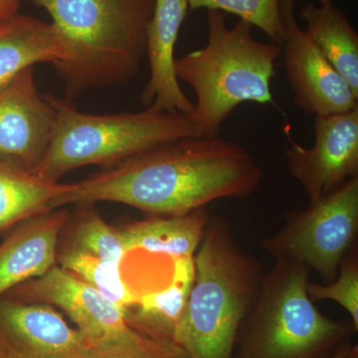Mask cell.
I'll use <instances>...</instances> for the list:
<instances>
[{
    "label": "cell",
    "mask_w": 358,
    "mask_h": 358,
    "mask_svg": "<svg viewBox=\"0 0 358 358\" xmlns=\"http://www.w3.org/2000/svg\"><path fill=\"white\" fill-rule=\"evenodd\" d=\"M3 296L60 308L74 322L87 343L114 338L129 326V310L108 301L98 289L58 265Z\"/></svg>",
    "instance_id": "30bf717a"
},
{
    "label": "cell",
    "mask_w": 358,
    "mask_h": 358,
    "mask_svg": "<svg viewBox=\"0 0 358 358\" xmlns=\"http://www.w3.org/2000/svg\"><path fill=\"white\" fill-rule=\"evenodd\" d=\"M294 6V0H282L281 56L296 107L315 117L357 109L358 96L296 23Z\"/></svg>",
    "instance_id": "ba28073f"
},
{
    "label": "cell",
    "mask_w": 358,
    "mask_h": 358,
    "mask_svg": "<svg viewBox=\"0 0 358 358\" xmlns=\"http://www.w3.org/2000/svg\"><path fill=\"white\" fill-rule=\"evenodd\" d=\"M53 108L39 93L34 67L20 73L0 92V159L31 171L48 150Z\"/></svg>",
    "instance_id": "8fae6325"
},
{
    "label": "cell",
    "mask_w": 358,
    "mask_h": 358,
    "mask_svg": "<svg viewBox=\"0 0 358 358\" xmlns=\"http://www.w3.org/2000/svg\"><path fill=\"white\" fill-rule=\"evenodd\" d=\"M87 346L51 306L0 298V358H83Z\"/></svg>",
    "instance_id": "7c38bea8"
},
{
    "label": "cell",
    "mask_w": 358,
    "mask_h": 358,
    "mask_svg": "<svg viewBox=\"0 0 358 358\" xmlns=\"http://www.w3.org/2000/svg\"><path fill=\"white\" fill-rule=\"evenodd\" d=\"M187 0H155L148 26L147 52L150 80L141 92V103L148 109L189 115L194 103L185 95L176 72L174 49L187 16Z\"/></svg>",
    "instance_id": "4fadbf2b"
},
{
    "label": "cell",
    "mask_w": 358,
    "mask_h": 358,
    "mask_svg": "<svg viewBox=\"0 0 358 358\" xmlns=\"http://www.w3.org/2000/svg\"><path fill=\"white\" fill-rule=\"evenodd\" d=\"M211 215L199 208L181 216H150L121 228L127 254L145 251L171 261L194 256Z\"/></svg>",
    "instance_id": "2e32d148"
},
{
    "label": "cell",
    "mask_w": 358,
    "mask_h": 358,
    "mask_svg": "<svg viewBox=\"0 0 358 358\" xmlns=\"http://www.w3.org/2000/svg\"><path fill=\"white\" fill-rule=\"evenodd\" d=\"M72 185L48 182L0 159V236L33 216L51 211L54 200Z\"/></svg>",
    "instance_id": "ac0fdd59"
},
{
    "label": "cell",
    "mask_w": 358,
    "mask_h": 358,
    "mask_svg": "<svg viewBox=\"0 0 358 358\" xmlns=\"http://www.w3.org/2000/svg\"><path fill=\"white\" fill-rule=\"evenodd\" d=\"M320 2V6H327V4L331 3V0H317Z\"/></svg>",
    "instance_id": "d4e9b609"
},
{
    "label": "cell",
    "mask_w": 358,
    "mask_h": 358,
    "mask_svg": "<svg viewBox=\"0 0 358 358\" xmlns=\"http://www.w3.org/2000/svg\"><path fill=\"white\" fill-rule=\"evenodd\" d=\"M355 358H358V357H355Z\"/></svg>",
    "instance_id": "484cf974"
},
{
    "label": "cell",
    "mask_w": 358,
    "mask_h": 358,
    "mask_svg": "<svg viewBox=\"0 0 358 358\" xmlns=\"http://www.w3.org/2000/svg\"><path fill=\"white\" fill-rule=\"evenodd\" d=\"M50 15L68 49L54 66L66 99L119 86L140 73L155 0H27Z\"/></svg>",
    "instance_id": "3957f363"
},
{
    "label": "cell",
    "mask_w": 358,
    "mask_h": 358,
    "mask_svg": "<svg viewBox=\"0 0 358 358\" xmlns=\"http://www.w3.org/2000/svg\"><path fill=\"white\" fill-rule=\"evenodd\" d=\"M310 270L275 261L240 331L233 358H331L357 333L350 319L324 315L308 296Z\"/></svg>",
    "instance_id": "8992f818"
},
{
    "label": "cell",
    "mask_w": 358,
    "mask_h": 358,
    "mask_svg": "<svg viewBox=\"0 0 358 358\" xmlns=\"http://www.w3.org/2000/svg\"><path fill=\"white\" fill-rule=\"evenodd\" d=\"M55 114L48 150L32 173L58 183L71 171L96 164L103 169L119 166L152 148L199 136L187 115L141 112L86 114L67 99L44 94Z\"/></svg>",
    "instance_id": "5b68a950"
},
{
    "label": "cell",
    "mask_w": 358,
    "mask_h": 358,
    "mask_svg": "<svg viewBox=\"0 0 358 358\" xmlns=\"http://www.w3.org/2000/svg\"><path fill=\"white\" fill-rule=\"evenodd\" d=\"M300 17L310 38L358 96V34L345 14L334 6L308 2Z\"/></svg>",
    "instance_id": "e0dca14e"
},
{
    "label": "cell",
    "mask_w": 358,
    "mask_h": 358,
    "mask_svg": "<svg viewBox=\"0 0 358 358\" xmlns=\"http://www.w3.org/2000/svg\"><path fill=\"white\" fill-rule=\"evenodd\" d=\"M190 10L205 8L240 17V20L259 28L273 43L282 46V0H187Z\"/></svg>",
    "instance_id": "44dd1931"
},
{
    "label": "cell",
    "mask_w": 358,
    "mask_h": 358,
    "mask_svg": "<svg viewBox=\"0 0 358 358\" xmlns=\"http://www.w3.org/2000/svg\"><path fill=\"white\" fill-rule=\"evenodd\" d=\"M69 216L67 209L45 212L18 224L9 233L0 244V298L57 265L59 235Z\"/></svg>",
    "instance_id": "5bb4252c"
},
{
    "label": "cell",
    "mask_w": 358,
    "mask_h": 358,
    "mask_svg": "<svg viewBox=\"0 0 358 358\" xmlns=\"http://www.w3.org/2000/svg\"><path fill=\"white\" fill-rule=\"evenodd\" d=\"M263 178L262 166L239 143L220 136H193L73 183L69 192L54 200L52 209L110 201L148 216H181L217 200L249 199Z\"/></svg>",
    "instance_id": "6da1fadb"
},
{
    "label": "cell",
    "mask_w": 358,
    "mask_h": 358,
    "mask_svg": "<svg viewBox=\"0 0 358 358\" xmlns=\"http://www.w3.org/2000/svg\"><path fill=\"white\" fill-rule=\"evenodd\" d=\"M284 225L260 240L275 261L300 264L317 273L322 284L336 279L343 259L357 246L358 176L305 209L285 215Z\"/></svg>",
    "instance_id": "52a82bcc"
},
{
    "label": "cell",
    "mask_w": 358,
    "mask_h": 358,
    "mask_svg": "<svg viewBox=\"0 0 358 358\" xmlns=\"http://www.w3.org/2000/svg\"><path fill=\"white\" fill-rule=\"evenodd\" d=\"M193 262L194 281L174 341L190 358H233L260 294L263 265L238 245L223 216L209 219Z\"/></svg>",
    "instance_id": "7a4b0ae2"
},
{
    "label": "cell",
    "mask_w": 358,
    "mask_h": 358,
    "mask_svg": "<svg viewBox=\"0 0 358 358\" xmlns=\"http://www.w3.org/2000/svg\"><path fill=\"white\" fill-rule=\"evenodd\" d=\"M129 322L115 338L88 343L83 358H190L173 338Z\"/></svg>",
    "instance_id": "ffe728a7"
},
{
    "label": "cell",
    "mask_w": 358,
    "mask_h": 358,
    "mask_svg": "<svg viewBox=\"0 0 358 358\" xmlns=\"http://www.w3.org/2000/svg\"><path fill=\"white\" fill-rule=\"evenodd\" d=\"M315 143L306 148L289 138L287 164L310 201L358 176V108L313 121Z\"/></svg>",
    "instance_id": "9c48e42d"
},
{
    "label": "cell",
    "mask_w": 358,
    "mask_h": 358,
    "mask_svg": "<svg viewBox=\"0 0 358 358\" xmlns=\"http://www.w3.org/2000/svg\"><path fill=\"white\" fill-rule=\"evenodd\" d=\"M307 291L313 301H333L350 315L358 331V253L355 247L343 259L336 279L329 284L308 282Z\"/></svg>",
    "instance_id": "7402d4cb"
},
{
    "label": "cell",
    "mask_w": 358,
    "mask_h": 358,
    "mask_svg": "<svg viewBox=\"0 0 358 358\" xmlns=\"http://www.w3.org/2000/svg\"><path fill=\"white\" fill-rule=\"evenodd\" d=\"M207 44L176 60L178 80L189 85L196 101L190 121L202 138H216L224 122L244 103H271V82L282 48L253 35V26L239 20L226 24V14L207 10Z\"/></svg>",
    "instance_id": "277c9868"
},
{
    "label": "cell",
    "mask_w": 358,
    "mask_h": 358,
    "mask_svg": "<svg viewBox=\"0 0 358 358\" xmlns=\"http://www.w3.org/2000/svg\"><path fill=\"white\" fill-rule=\"evenodd\" d=\"M23 0H0V21L20 13Z\"/></svg>",
    "instance_id": "603a6c76"
},
{
    "label": "cell",
    "mask_w": 358,
    "mask_h": 358,
    "mask_svg": "<svg viewBox=\"0 0 358 358\" xmlns=\"http://www.w3.org/2000/svg\"><path fill=\"white\" fill-rule=\"evenodd\" d=\"M68 49L52 23L17 13L0 21V92L37 64L64 62Z\"/></svg>",
    "instance_id": "9a60e30c"
},
{
    "label": "cell",
    "mask_w": 358,
    "mask_h": 358,
    "mask_svg": "<svg viewBox=\"0 0 358 358\" xmlns=\"http://www.w3.org/2000/svg\"><path fill=\"white\" fill-rule=\"evenodd\" d=\"M358 357V345L352 341L343 343L331 358H355Z\"/></svg>",
    "instance_id": "cb8c5ba5"
},
{
    "label": "cell",
    "mask_w": 358,
    "mask_h": 358,
    "mask_svg": "<svg viewBox=\"0 0 358 358\" xmlns=\"http://www.w3.org/2000/svg\"><path fill=\"white\" fill-rule=\"evenodd\" d=\"M193 281V257L174 260L169 285L141 294L136 305L129 310V320L150 331L174 339Z\"/></svg>",
    "instance_id": "d6986e66"
}]
</instances>
